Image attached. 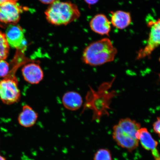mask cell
<instances>
[{
    "label": "cell",
    "mask_w": 160,
    "mask_h": 160,
    "mask_svg": "<svg viewBox=\"0 0 160 160\" xmlns=\"http://www.w3.org/2000/svg\"><path fill=\"white\" fill-rule=\"evenodd\" d=\"M117 53L111 40L104 38L88 46L84 50L82 60L86 64L99 66L113 61Z\"/></svg>",
    "instance_id": "cell-1"
},
{
    "label": "cell",
    "mask_w": 160,
    "mask_h": 160,
    "mask_svg": "<svg viewBox=\"0 0 160 160\" xmlns=\"http://www.w3.org/2000/svg\"><path fill=\"white\" fill-rule=\"evenodd\" d=\"M45 14L47 21L56 26L68 24L78 19L81 15L75 4L60 0H55L50 5Z\"/></svg>",
    "instance_id": "cell-2"
},
{
    "label": "cell",
    "mask_w": 160,
    "mask_h": 160,
    "mask_svg": "<svg viewBox=\"0 0 160 160\" xmlns=\"http://www.w3.org/2000/svg\"><path fill=\"white\" fill-rule=\"evenodd\" d=\"M21 97L18 82L15 71H10L7 76L0 81V99L6 105L17 102Z\"/></svg>",
    "instance_id": "cell-3"
},
{
    "label": "cell",
    "mask_w": 160,
    "mask_h": 160,
    "mask_svg": "<svg viewBox=\"0 0 160 160\" xmlns=\"http://www.w3.org/2000/svg\"><path fill=\"white\" fill-rule=\"evenodd\" d=\"M113 81V80L111 82L103 84L100 87L98 92L94 94L96 97L95 109L99 117L103 115L108 114V109H110L111 99L115 95V92L109 91Z\"/></svg>",
    "instance_id": "cell-4"
},
{
    "label": "cell",
    "mask_w": 160,
    "mask_h": 160,
    "mask_svg": "<svg viewBox=\"0 0 160 160\" xmlns=\"http://www.w3.org/2000/svg\"><path fill=\"white\" fill-rule=\"evenodd\" d=\"M149 25L151 29L147 45L139 51L137 59L149 57L160 45V18L154 22H150Z\"/></svg>",
    "instance_id": "cell-5"
},
{
    "label": "cell",
    "mask_w": 160,
    "mask_h": 160,
    "mask_svg": "<svg viewBox=\"0 0 160 160\" xmlns=\"http://www.w3.org/2000/svg\"><path fill=\"white\" fill-rule=\"evenodd\" d=\"M5 35L11 47L22 51L26 49L27 42L23 30L20 26L13 24L9 25L6 29Z\"/></svg>",
    "instance_id": "cell-6"
},
{
    "label": "cell",
    "mask_w": 160,
    "mask_h": 160,
    "mask_svg": "<svg viewBox=\"0 0 160 160\" xmlns=\"http://www.w3.org/2000/svg\"><path fill=\"white\" fill-rule=\"evenodd\" d=\"M22 10L17 2H9L0 5V22L15 24L19 22Z\"/></svg>",
    "instance_id": "cell-7"
},
{
    "label": "cell",
    "mask_w": 160,
    "mask_h": 160,
    "mask_svg": "<svg viewBox=\"0 0 160 160\" xmlns=\"http://www.w3.org/2000/svg\"><path fill=\"white\" fill-rule=\"evenodd\" d=\"M113 139L120 147L132 152L138 147L139 140L123 131L118 125L113 128Z\"/></svg>",
    "instance_id": "cell-8"
},
{
    "label": "cell",
    "mask_w": 160,
    "mask_h": 160,
    "mask_svg": "<svg viewBox=\"0 0 160 160\" xmlns=\"http://www.w3.org/2000/svg\"><path fill=\"white\" fill-rule=\"evenodd\" d=\"M137 138L143 148L151 151L155 160H160V154L157 149L158 142L153 139L146 128H141L138 130Z\"/></svg>",
    "instance_id": "cell-9"
},
{
    "label": "cell",
    "mask_w": 160,
    "mask_h": 160,
    "mask_svg": "<svg viewBox=\"0 0 160 160\" xmlns=\"http://www.w3.org/2000/svg\"><path fill=\"white\" fill-rule=\"evenodd\" d=\"M22 73L25 81L32 84L39 83L44 78L42 68L39 64L34 62L24 66L22 69Z\"/></svg>",
    "instance_id": "cell-10"
},
{
    "label": "cell",
    "mask_w": 160,
    "mask_h": 160,
    "mask_svg": "<svg viewBox=\"0 0 160 160\" xmlns=\"http://www.w3.org/2000/svg\"><path fill=\"white\" fill-rule=\"evenodd\" d=\"M111 23L105 15L99 14L92 19L89 25L92 31L95 33L108 36L111 30Z\"/></svg>",
    "instance_id": "cell-11"
},
{
    "label": "cell",
    "mask_w": 160,
    "mask_h": 160,
    "mask_svg": "<svg viewBox=\"0 0 160 160\" xmlns=\"http://www.w3.org/2000/svg\"><path fill=\"white\" fill-rule=\"evenodd\" d=\"M38 118V114L28 105L23 106L22 111L18 118L19 124L25 128L32 127Z\"/></svg>",
    "instance_id": "cell-12"
},
{
    "label": "cell",
    "mask_w": 160,
    "mask_h": 160,
    "mask_svg": "<svg viewBox=\"0 0 160 160\" xmlns=\"http://www.w3.org/2000/svg\"><path fill=\"white\" fill-rule=\"evenodd\" d=\"M62 102L66 109L70 111H75L82 107L83 101L79 93L75 91H69L63 95Z\"/></svg>",
    "instance_id": "cell-13"
},
{
    "label": "cell",
    "mask_w": 160,
    "mask_h": 160,
    "mask_svg": "<svg viewBox=\"0 0 160 160\" xmlns=\"http://www.w3.org/2000/svg\"><path fill=\"white\" fill-rule=\"evenodd\" d=\"M131 14L128 12L118 11L111 12V23L114 27L123 29L131 24Z\"/></svg>",
    "instance_id": "cell-14"
},
{
    "label": "cell",
    "mask_w": 160,
    "mask_h": 160,
    "mask_svg": "<svg viewBox=\"0 0 160 160\" xmlns=\"http://www.w3.org/2000/svg\"><path fill=\"white\" fill-rule=\"evenodd\" d=\"M118 125L122 131L137 139L138 132L141 128L139 123L134 120L127 118L120 120Z\"/></svg>",
    "instance_id": "cell-15"
},
{
    "label": "cell",
    "mask_w": 160,
    "mask_h": 160,
    "mask_svg": "<svg viewBox=\"0 0 160 160\" xmlns=\"http://www.w3.org/2000/svg\"><path fill=\"white\" fill-rule=\"evenodd\" d=\"M9 45L5 33L0 31V60H5L9 55Z\"/></svg>",
    "instance_id": "cell-16"
},
{
    "label": "cell",
    "mask_w": 160,
    "mask_h": 160,
    "mask_svg": "<svg viewBox=\"0 0 160 160\" xmlns=\"http://www.w3.org/2000/svg\"><path fill=\"white\" fill-rule=\"evenodd\" d=\"M93 160H112L111 152L107 149H100L94 155Z\"/></svg>",
    "instance_id": "cell-17"
},
{
    "label": "cell",
    "mask_w": 160,
    "mask_h": 160,
    "mask_svg": "<svg viewBox=\"0 0 160 160\" xmlns=\"http://www.w3.org/2000/svg\"><path fill=\"white\" fill-rule=\"evenodd\" d=\"M9 72V64L5 60H0V78L7 77Z\"/></svg>",
    "instance_id": "cell-18"
},
{
    "label": "cell",
    "mask_w": 160,
    "mask_h": 160,
    "mask_svg": "<svg viewBox=\"0 0 160 160\" xmlns=\"http://www.w3.org/2000/svg\"><path fill=\"white\" fill-rule=\"evenodd\" d=\"M154 132L160 138V117L157 118V120L153 124Z\"/></svg>",
    "instance_id": "cell-19"
},
{
    "label": "cell",
    "mask_w": 160,
    "mask_h": 160,
    "mask_svg": "<svg viewBox=\"0 0 160 160\" xmlns=\"http://www.w3.org/2000/svg\"><path fill=\"white\" fill-rule=\"evenodd\" d=\"M85 2L89 5H93L97 3L99 0H84Z\"/></svg>",
    "instance_id": "cell-20"
},
{
    "label": "cell",
    "mask_w": 160,
    "mask_h": 160,
    "mask_svg": "<svg viewBox=\"0 0 160 160\" xmlns=\"http://www.w3.org/2000/svg\"><path fill=\"white\" fill-rule=\"evenodd\" d=\"M41 3L45 4H49L51 5V4L53 3L55 0H39Z\"/></svg>",
    "instance_id": "cell-21"
},
{
    "label": "cell",
    "mask_w": 160,
    "mask_h": 160,
    "mask_svg": "<svg viewBox=\"0 0 160 160\" xmlns=\"http://www.w3.org/2000/svg\"><path fill=\"white\" fill-rule=\"evenodd\" d=\"M18 0H0V5L3 4L12 2H17Z\"/></svg>",
    "instance_id": "cell-22"
},
{
    "label": "cell",
    "mask_w": 160,
    "mask_h": 160,
    "mask_svg": "<svg viewBox=\"0 0 160 160\" xmlns=\"http://www.w3.org/2000/svg\"><path fill=\"white\" fill-rule=\"evenodd\" d=\"M0 160H6L5 158L0 155Z\"/></svg>",
    "instance_id": "cell-23"
}]
</instances>
